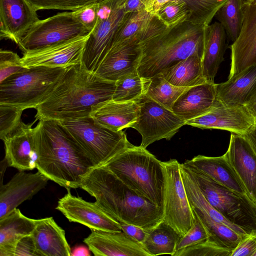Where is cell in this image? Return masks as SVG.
I'll list each match as a JSON object with an SVG mask.
<instances>
[{
	"instance_id": "23",
	"label": "cell",
	"mask_w": 256,
	"mask_h": 256,
	"mask_svg": "<svg viewBox=\"0 0 256 256\" xmlns=\"http://www.w3.org/2000/svg\"><path fill=\"white\" fill-rule=\"evenodd\" d=\"M216 100L215 84L206 82L189 88L176 100L172 110L186 122L207 113Z\"/></svg>"
},
{
	"instance_id": "1",
	"label": "cell",
	"mask_w": 256,
	"mask_h": 256,
	"mask_svg": "<svg viewBox=\"0 0 256 256\" xmlns=\"http://www.w3.org/2000/svg\"><path fill=\"white\" fill-rule=\"evenodd\" d=\"M116 82L104 79L82 63L66 69L50 92L35 109V122L90 116L92 108L112 100Z\"/></svg>"
},
{
	"instance_id": "10",
	"label": "cell",
	"mask_w": 256,
	"mask_h": 256,
	"mask_svg": "<svg viewBox=\"0 0 256 256\" xmlns=\"http://www.w3.org/2000/svg\"><path fill=\"white\" fill-rule=\"evenodd\" d=\"M162 164L165 178L164 222L182 237L192 227L195 216L182 182L180 164L176 159Z\"/></svg>"
},
{
	"instance_id": "30",
	"label": "cell",
	"mask_w": 256,
	"mask_h": 256,
	"mask_svg": "<svg viewBox=\"0 0 256 256\" xmlns=\"http://www.w3.org/2000/svg\"><path fill=\"white\" fill-rule=\"evenodd\" d=\"M170 83L178 87H192L206 82L202 57L192 54L161 72Z\"/></svg>"
},
{
	"instance_id": "24",
	"label": "cell",
	"mask_w": 256,
	"mask_h": 256,
	"mask_svg": "<svg viewBox=\"0 0 256 256\" xmlns=\"http://www.w3.org/2000/svg\"><path fill=\"white\" fill-rule=\"evenodd\" d=\"M140 107L134 102H116L113 100L94 106L90 116L97 124L118 132L130 128L138 119Z\"/></svg>"
},
{
	"instance_id": "17",
	"label": "cell",
	"mask_w": 256,
	"mask_h": 256,
	"mask_svg": "<svg viewBox=\"0 0 256 256\" xmlns=\"http://www.w3.org/2000/svg\"><path fill=\"white\" fill-rule=\"evenodd\" d=\"M49 179L40 172L19 171L6 184L0 186V218L26 200H30L47 185Z\"/></svg>"
},
{
	"instance_id": "29",
	"label": "cell",
	"mask_w": 256,
	"mask_h": 256,
	"mask_svg": "<svg viewBox=\"0 0 256 256\" xmlns=\"http://www.w3.org/2000/svg\"><path fill=\"white\" fill-rule=\"evenodd\" d=\"M38 221L26 216L17 208L0 218V256H14L18 242L32 234Z\"/></svg>"
},
{
	"instance_id": "3",
	"label": "cell",
	"mask_w": 256,
	"mask_h": 256,
	"mask_svg": "<svg viewBox=\"0 0 256 256\" xmlns=\"http://www.w3.org/2000/svg\"><path fill=\"white\" fill-rule=\"evenodd\" d=\"M80 188L94 197L95 202L120 223L150 230L164 222L162 208L138 194L103 166L92 169Z\"/></svg>"
},
{
	"instance_id": "28",
	"label": "cell",
	"mask_w": 256,
	"mask_h": 256,
	"mask_svg": "<svg viewBox=\"0 0 256 256\" xmlns=\"http://www.w3.org/2000/svg\"><path fill=\"white\" fill-rule=\"evenodd\" d=\"M32 235L41 256H71L65 231L52 217L39 219Z\"/></svg>"
},
{
	"instance_id": "26",
	"label": "cell",
	"mask_w": 256,
	"mask_h": 256,
	"mask_svg": "<svg viewBox=\"0 0 256 256\" xmlns=\"http://www.w3.org/2000/svg\"><path fill=\"white\" fill-rule=\"evenodd\" d=\"M216 98L226 104L246 106L256 96V64L224 82L215 84Z\"/></svg>"
},
{
	"instance_id": "31",
	"label": "cell",
	"mask_w": 256,
	"mask_h": 256,
	"mask_svg": "<svg viewBox=\"0 0 256 256\" xmlns=\"http://www.w3.org/2000/svg\"><path fill=\"white\" fill-rule=\"evenodd\" d=\"M180 236L164 222L148 232L142 245L150 256L170 254L174 256Z\"/></svg>"
},
{
	"instance_id": "33",
	"label": "cell",
	"mask_w": 256,
	"mask_h": 256,
	"mask_svg": "<svg viewBox=\"0 0 256 256\" xmlns=\"http://www.w3.org/2000/svg\"><path fill=\"white\" fill-rule=\"evenodd\" d=\"M150 80L140 76L138 72L116 82L112 100L116 102H138L146 94Z\"/></svg>"
},
{
	"instance_id": "2",
	"label": "cell",
	"mask_w": 256,
	"mask_h": 256,
	"mask_svg": "<svg viewBox=\"0 0 256 256\" xmlns=\"http://www.w3.org/2000/svg\"><path fill=\"white\" fill-rule=\"evenodd\" d=\"M33 134L36 168L67 190L80 188L84 177L96 168L57 121L40 120Z\"/></svg>"
},
{
	"instance_id": "41",
	"label": "cell",
	"mask_w": 256,
	"mask_h": 256,
	"mask_svg": "<svg viewBox=\"0 0 256 256\" xmlns=\"http://www.w3.org/2000/svg\"><path fill=\"white\" fill-rule=\"evenodd\" d=\"M23 110L13 106L0 104V138L2 140L22 121Z\"/></svg>"
},
{
	"instance_id": "38",
	"label": "cell",
	"mask_w": 256,
	"mask_h": 256,
	"mask_svg": "<svg viewBox=\"0 0 256 256\" xmlns=\"http://www.w3.org/2000/svg\"><path fill=\"white\" fill-rule=\"evenodd\" d=\"M36 10H66L72 12L103 0H28Z\"/></svg>"
},
{
	"instance_id": "34",
	"label": "cell",
	"mask_w": 256,
	"mask_h": 256,
	"mask_svg": "<svg viewBox=\"0 0 256 256\" xmlns=\"http://www.w3.org/2000/svg\"><path fill=\"white\" fill-rule=\"evenodd\" d=\"M146 96L167 109L172 108L178 97L190 87H178L166 80L162 73L150 78Z\"/></svg>"
},
{
	"instance_id": "25",
	"label": "cell",
	"mask_w": 256,
	"mask_h": 256,
	"mask_svg": "<svg viewBox=\"0 0 256 256\" xmlns=\"http://www.w3.org/2000/svg\"><path fill=\"white\" fill-rule=\"evenodd\" d=\"M184 163L196 168L216 182L250 199L240 178L224 154L216 157L198 155L190 160H186Z\"/></svg>"
},
{
	"instance_id": "12",
	"label": "cell",
	"mask_w": 256,
	"mask_h": 256,
	"mask_svg": "<svg viewBox=\"0 0 256 256\" xmlns=\"http://www.w3.org/2000/svg\"><path fill=\"white\" fill-rule=\"evenodd\" d=\"M136 103L140 107L138 120L130 128L142 136L140 145L146 148L162 140H170L186 124V121L146 95Z\"/></svg>"
},
{
	"instance_id": "15",
	"label": "cell",
	"mask_w": 256,
	"mask_h": 256,
	"mask_svg": "<svg viewBox=\"0 0 256 256\" xmlns=\"http://www.w3.org/2000/svg\"><path fill=\"white\" fill-rule=\"evenodd\" d=\"M60 198L56 208L70 222L79 223L91 230L110 232L122 231L120 223L112 218L95 202H87L71 194L70 190Z\"/></svg>"
},
{
	"instance_id": "46",
	"label": "cell",
	"mask_w": 256,
	"mask_h": 256,
	"mask_svg": "<svg viewBox=\"0 0 256 256\" xmlns=\"http://www.w3.org/2000/svg\"><path fill=\"white\" fill-rule=\"evenodd\" d=\"M147 0H126L124 10L126 13L145 10Z\"/></svg>"
},
{
	"instance_id": "5",
	"label": "cell",
	"mask_w": 256,
	"mask_h": 256,
	"mask_svg": "<svg viewBox=\"0 0 256 256\" xmlns=\"http://www.w3.org/2000/svg\"><path fill=\"white\" fill-rule=\"evenodd\" d=\"M102 166L138 194L163 208L164 166L146 148L132 144Z\"/></svg>"
},
{
	"instance_id": "43",
	"label": "cell",
	"mask_w": 256,
	"mask_h": 256,
	"mask_svg": "<svg viewBox=\"0 0 256 256\" xmlns=\"http://www.w3.org/2000/svg\"><path fill=\"white\" fill-rule=\"evenodd\" d=\"M256 250V232L244 238L232 250L230 256H252Z\"/></svg>"
},
{
	"instance_id": "21",
	"label": "cell",
	"mask_w": 256,
	"mask_h": 256,
	"mask_svg": "<svg viewBox=\"0 0 256 256\" xmlns=\"http://www.w3.org/2000/svg\"><path fill=\"white\" fill-rule=\"evenodd\" d=\"M91 231L84 242L96 256H150L141 244L123 231Z\"/></svg>"
},
{
	"instance_id": "14",
	"label": "cell",
	"mask_w": 256,
	"mask_h": 256,
	"mask_svg": "<svg viewBox=\"0 0 256 256\" xmlns=\"http://www.w3.org/2000/svg\"><path fill=\"white\" fill-rule=\"evenodd\" d=\"M90 33L57 44L24 52L20 58L21 63L25 68L42 66L62 68L81 64Z\"/></svg>"
},
{
	"instance_id": "42",
	"label": "cell",
	"mask_w": 256,
	"mask_h": 256,
	"mask_svg": "<svg viewBox=\"0 0 256 256\" xmlns=\"http://www.w3.org/2000/svg\"><path fill=\"white\" fill-rule=\"evenodd\" d=\"M99 2L92 4L72 12L74 15L90 32L94 30L98 22Z\"/></svg>"
},
{
	"instance_id": "16",
	"label": "cell",
	"mask_w": 256,
	"mask_h": 256,
	"mask_svg": "<svg viewBox=\"0 0 256 256\" xmlns=\"http://www.w3.org/2000/svg\"><path fill=\"white\" fill-rule=\"evenodd\" d=\"M244 18L239 36L230 46V68L228 79L256 64V0H246L242 5Z\"/></svg>"
},
{
	"instance_id": "8",
	"label": "cell",
	"mask_w": 256,
	"mask_h": 256,
	"mask_svg": "<svg viewBox=\"0 0 256 256\" xmlns=\"http://www.w3.org/2000/svg\"><path fill=\"white\" fill-rule=\"evenodd\" d=\"M184 164L205 198L216 210L248 234L256 232V204L200 171Z\"/></svg>"
},
{
	"instance_id": "7",
	"label": "cell",
	"mask_w": 256,
	"mask_h": 256,
	"mask_svg": "<svg viewBox=\"0 0 256 256\" xmlns=\"http://www.w3.org/2000/svg\"><path fill=\"white\" fill-rule=\"evenodd\" d=\"M57 122L96 168L104 166L132 144L124 132H116L102 126L90 116Z\"/></svg>"
},
{
	"instance_id": "45",
	"label": "cell",
	"mask_w": 256,
	"mask_h": 256,
	"mask_svg": "<svg viewBox=\"0 0 256 256\" xmlns=\"http://www.w3.org/2000/svg\"><path fill=\"white\" fill-rule=\"evenodd\" d=\"M122 230L142 244L146 238L149 230L132 224L120 223Z\"/></svg>"
},
{
	"instance_id": "53",
	"label": "cell",
	"mask_w": 256,
	"mask_h": 256,
	"mask_svg": "<svg viewBox=\"0 0 256 256\" xmlns=\"http://www.w3.org/2000/svg\"><path fill=\"white\" fill-rule=\"evenodd\" d=\"M252 256H256V250H255L254 252V253Z\"/></svg>"
},
{
	"instance_id": "22",
	"label": "cell",
	"mask_w": 256,
	"mask_h": 256,
	"mask_svg": "<svg viewBox=\"0 0 256 256\" xmlns=\"http://www.w3.org/2000/svg\"><path fill=\"white\" fill-rule=\"evenodd\" d=\"M142 57L140 44L128 43L110 48L94 72L100 78L116 82L138 72Z\"/></svg>"
},
{
	"instance_id": "18",
	"label": "cell",
	"mask_w": 256,
	"mask_h": 256,
	"mask_svg": "<svg viewBox=\"0 0 256 256\" xmlns=\"http://www.w3.org/2000/svg\"><path fill=\"white\" fill-rule=\"evenodd\" d=\"M38 20L37 11L28 0H0V40H10L18 45Z\"/></svg>"
},
{
	"instance_id": "11",
	"label": "cell",
	"mask_w": 256,
	"mask_h": 256,
	"mask_svg": "<svg viewBox=\"0 0 256 256\" xmlns=\"http://www.w3.org/2000/svg\"><path fill=\"white\" fill-rule=\"evenodd\" d=\"M90 32L72 12H59L36 22L22 38L18 46L24 52L84 36Z\"/></svg>"
},
{
	"instance_id": "39",
	"label": "cell",
	"mask_w": 256,
	"mask_h": 256,
	"mask_svg": "<svg viewBox=\"0 0 256 256\" xmlns=\"http://www.w3.org/2000/svg\"><path fill=\"white\" fill-rule=\"evenodd\" d=\"M194 214L195 216L194 223L190 230L180 238L176 246V252L210 238V234L206 226L194 212Z\"/></svg>"
},
{
	"instance_id": "35",
	"label": "cell",
	"mask_w": 256,
	"mask_h": 256,
	"mask_svg": "<svg viewBox=\"0 0 256 256\" xmlns=\"http://www.w3.org/2000/svg\"><path fill=\"white\" fill-rule=\"evenodd\" d=\"M190 12L189 21L206 26L210 23L218 10L226 0H182Z\"/></svg>"
},
{
	"instance_id": "36",
	"label": "cell",
	"mask_w": 256,
	"mask_h": 256,
	"mask_svg": "<svg viewBox=\"0 0 256 256\" xmlns=\"http://www.w3.org/2000/svg\"><path fill=\"white\" fill-rule=\"evenodd\" d=\"M156 16L168 27L189 20L190 12L182 0H170L164 4Z\"/></svg>"
},
{
	"instance_id": "47",
	"label": "cell",
	"mask_w": 256,
	"mask_h": 256,
	"mask_svg": "<svg viewBox=\"0 0 256 256\" xmlns=\"http://www.w3.org/2000/svg\"><path fill=\"white\" fill-rule=\"evenodd\" d=\"M89 248L84 246H76L72 251L71 256H90Z\"/></svg>"
},
{
	"instance_id": "27",
	"label": "cell",
	"mask_w": 256,
	"mask_h": 256,
	"mask_svg": "<svg viewBox=\"0 0 256 256\" xmlns=\"http://www.w3.org/2000/svg\"><path fill=\"white\" fill-rule=\"evenodd\" d=\"M228 39L224 27L215 22L205 26L202 58L204 76L208 82H214L220 64L224 60Z\"/></svg>"
},
{
	"instance_id": "4",
	"label": "cell",
	"mask_w": 256,
	"mask_h": 256,
	"mask_svg": "<svg viewBox=\"0 0 256 256\" xmlns=\"http://www.w3.org/2000/svg\"><path fill=\"white\" fill-rule=\"evenodd\" d=\"M204 28L188 20L168 27L140 44L139 75L150 78L191 55L202 58Z\"/></svg>"
},
{
	"instance_id": "19",
	"label": "cell",
	"mask_w": 256,
	"mask_h": 256,
	"mask_svg": "<svg viewBox=\"0 0 256 256\" xmlns=\"http://www.w3.org/2000/svg\"><path fill=\"white\" fill-rule=\"evenodd\" d=\"M34 122L25 124L22 121L2 139L5 148L4 158L9 166L18 171L31 170L36 168L37 154L32 127Z\"/></svg>"
},
{
	"instance_id": "51",
	"label": "cell",
	"mask_w": 256,
	"mask_h": 256,
	"mask_svg": "<svg viewBox=\"0 0 256 256\" xmlns=\"http://www.w3.org/2000/svg\"><path fill=\"white\" fill-rule=\"evenodd\" d=\"M256 120V96L245 106Z\"/></svg>"
},
{
	"instance_id": "44",
	"label": "cell",
	"mask_w": 256,
	"mask_h": 256,
	"mask_svg": "<svg viewBox=\"0 0 256 256\" xmlns=\"http://www.w3.org/2000/svg\"><path fill=\"white\" fill-rule=\"evenodd\" d=\"M41 256L32 234L21 238L17 243L14 256Z\"/></svg>"
},
{
	"instance_id": "20",
	"label": "cell",
	"mask_w": 256,
	"mask_h": 256,
	"mask_svg": "<svg viewBox=\"0 0 256 256\" xmlns=\"http://www.w3.org/2000/svg\"><path fill=\"white\" fill-rule=\"evenodd\" d=\"M224 154L240 178L250 200L256 204V152L244 136L231 133Z\"/></svg>"
},
{
	"instance_id": "52",
	"label": "cell",
	"mask_w": 256,
	"mask_h": 256,
	"mask_svg": "<svg viewBox=\"0 0 256 256\" xmlns=\"http://www.w3.org/2000/svg\"><path fill=\"white\" fill-rule=\"evenodd\" d=\"M154 0H147L146 5V9L145 10L147 12L150 9V7L151 6Z\"/></svg>"
},
{
	"instance_id": "40",
	"label": "cell",
	"mask_w": 256,
	"mask_h": 256,
	"mask_svg": "<svg viewBox=\"0 0 256 256\" xmlns=\"http://www.w3.org/2000/svg\"><path fill=\"white\" fill-rule=\"evenodd\" d=\"M20 58L14 52L0 50V83L10 76L22 72L26 68L22 65Z\"/></svg>"
},
{
	"instance_id": "6",
	"label": "cell",
	"mask_w": 256,
	"mask_h": 256,
	"mask_svg": "<svg viewBox=\"0 0 256 256\" xmlns=\"http://www.w3.org/2000/svg\"><path fill=\"white\" fill-rule=\"evenodd\" d=\"M66 69L34 66L10 76L0 83V104L23 111L35 109L52 90Z\"/></svg>"
},
{
	"instance_id": "9",
	"label": "cell",
	"mask_w": 256,
	"mask_h": 256,
	"mask_svg": "<svg viewBox=\"0 0 256 256\" xmlns=\"http://www.w3.org/2000/svg\"><path fill=\"white\" fill-rule=\"evenodd\" d=\"M126 0H103L98 3V20L85 45L82 64L95 72L112 46L114 37L127 13Z\"/></svg>"
},
{
	"instance_id": "50",
	"label": "cell",
	"mask_w": 256,
	"mask_h": 256,
	"mask_svg": "<svg viewBox=\"0 0 256 256\" xmlns=\"http://www.w3.org/2000/svg\"><path fill=\"white\" fill-rule=\"evenodd\" d=\"M9 166L6 160L4 158L0 162V186L3 184V178L6 168Z\"/></svg>"
},
{
	"instance_id": "32",
	"label": "cell",
	"mask_w": 256,
	"mask_h": 256,
	"mask_svg": "<svg viewBox=\"0 0 256 256\" xmlns=\"http://www.w3.org/2000/svg\"><path fill=\"white\" fill-rule=\"evenodd\" d=\"M244 2V0H226L214 16L224 27L228 39L232 42L238 38L242 28Z\"/></svg>"
},
{
	"instance_id": "48",
	"label": "cell",
	"mask_w": 256,
	"mask_h": 256,
	"mask_svg": "<svg viewBox=\"0 0 256 256\" xmlns=\"http://www.w3.org/2000/svg\"><path fill=\"white\" fill-rule=\"evenodd\" d=\"M244 136L256 152V122L254 126Z\"/></svg>"
},
{
	"instance_id": "37",
	"label": "cell",
	"mask_w": 256,
	"mask_h": 256,
	"mask_svg": "<svg viewBox=\"0 0 256 256\" xmlns=\"http://www.w3.org/2000/svg\"><path fill=\"white\" fill-rule=\"evenodd\" d=\"M232 251L208 238L194 246L179 250L174 256H230Z\"/></svg>"
},
{
	"instance_id": "49",
	"label": "cell",
	"mask_w": 256,
	"mask_h": 256,
	"mask_svg": "<svg viewBox=\"0 0 256 256\" xmlns=\"http://www.w3.org/2000/svg\"><path fill=\"white\" fill-rule=\"evenodd\" d=\"M170 0H154L148 12L156 15L160 8Z\"/></svg>"
},
{
	"instance_id": "13",
	"label": "cell",
	"mask_w": 256,
	"mask_h": 256,
	"mask_svg": "<svg viewBox=\"0 0 256 256\" xmlns=\"http://www.w3.org/2000/svg\"><path fill=\"white\" fill-rule=\"evenodd\" d=\"M256 122V118L245 106L226 104L216 98L209 112L186 121V124L201 129L224 130L244 136Z\"/></svg>"
}]
</instances>
